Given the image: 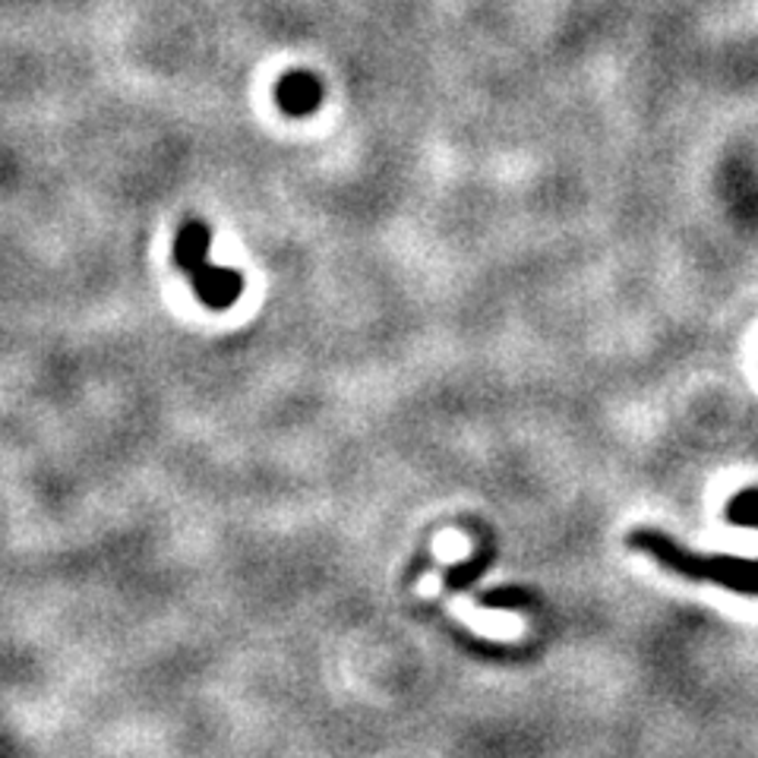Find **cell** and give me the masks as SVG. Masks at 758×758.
Here are the masks:
<instances>
[{"label":"cell","instance_id":"1","mask_svg":"<svg viewBox=\"0 0 758 758\" xmlns=\"http://www.w3.org/2000/svg\"><path fill=\"white\" fill-rule=\"evenodd\" d=\"M629 547L651 553L661 566L670 572H679L686 578H699V582H714L724 585L736 595H758V560H743V556H731V553H689L682 550L670 538H664L654 528H639L629 535Z\"/></svg>","mask_w":758,"mask_h":758},{"label":"cell","instance_id":"2","mask_svg":"<svg viewBox=\"0 0 758 758\" xmlns=\"http://www.w3.org/2000/svg\"><path fill=\"white\" fill-rule=\"evenodd\" d=\"M190 282H193L196 298L203 300L206 307H213V310H228L244 291L241 272L213 266V263H203L199 269L190 272Z\"/></svg>","mask_w":758,"mask_h":758},{"label":"cell","instance_id":"3","mask_svg":"<svg viewBox=\"0 0 758 758\" xmlns=\"http://www.w3.org/2000/svg\"><path fill=\"white\" fill-rule=\"evenodd\" d=\"M320 99H323L320 80L313 73H307V70H291L275 85L278 108L285 111V114H291V117H303V114L317 111Z\"/></svg>","mask_w":758,"mask_h":758},{"label":"cell","instance_id":"4","mask_svg":"<svg viewBox=\"0 0 758 758\" xmlns=\"http://www.w3.org/2000/svg\"><path fill=\"white\" fill-rule=\"evenodd\" d=\"M209 244H213V231L206 221H196V218L184 221V228L174 238V263L190 275L203 263H209Z\"/></svg>","mask_w":758,"mask_h":758},{"label":"cell","instance_id":"5","mask_svg":"<svg viewBox=\"0 0 758 758\" xmlns=\"http://www.w3.org/2000/svg\"><path fill=\"white\" fill-rule=\"evenodd\" d=\"M490 566V553L487 550H478L468 563H459L456 568H449L446 572V588H452V592H461V588H468L484 568Z\"/></svg>","mask_w":758,"mask_h":758},{"label":"cell","instance_id":"6","mask_svg":"<svg viewBox=\"0 0 758 758\" xmlns=\"http://www.w3.org/2000/svg\"><path fill=\"white\" fill-rule=\"evenodd\" d=\"M535 597L521 588H496V592H487L481 595V607H490V610H525Z\"/></svg>","mask_w":758,"mask_h":758},{"label":"cell","instance_id":"7","mask_svg":"<svg viewBox=\"0 0 758 758\" xmlns=\"http://www.w3.org/2000/svg\"><path fill=\"white\" fill-rule=\"evenodd\" d=\"M727 518L736 525H753L758 528V490H743L727 503Z\"/></svg>","mask_w":758,"mask_h":758}]
</instances>
